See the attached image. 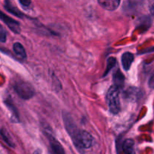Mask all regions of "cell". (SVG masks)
Returning a JSON list of instances; mask_svg holds the SVG:
<instances>
[{"label":"cell","instance_id":"1","mask_svg":"<svg viewBox=\"0 0 154 154\" xmlns=\"http://www.w3.org/2000/svg\"><path fill=\"white\" fill-rule=\"evenodd\" d=\"M72 136L74 144L80 149H88L92 147L93 138L89 132L84 130H78L75 129L69 133Z\"/></svg>","mask_w":154,"mask_h":154},{"label":"cell","instance_id":"2","mask_svg":"<svg viewBox=\"0 0 154 154\" xmlns=\"http://www.w3.org/2000/svg\"><path fill=\"white\" fill-rule=\"evenodd\" d=\"M120 89L116 86H112L107 93V102L109 111L113 114H117L120 111Z\"/></svg>","mask_w":154,"mask_h":154},{"label":"cell","instance_id":"3","mask_svg":"<svg viewBox=\"0 0 154 154\" xmlns=\"http://www.w3.org/2000/svg\"><path fill=\"white\" fill-rule=\"evenodd\" d=\"M15 92L23 99H29L35 94V90L30 84L24 81H17L14 85Z\"/></svg>","mask_w":154,"mask_h":154},{"label":"cell","instance_id":"4","mask_svg":"<svg viewBox=\"0 0 154 154\" xmlns=\"http://www.w3.org/2000/svg\"><path fill=\"white\" fill-rule=\"evenodd\" d=\"M48 138L49 140L51 150L52 154H66L63 146L57 139H55L54 137L51 136L49 134L48 135Z\"/></svg>","mask_w":154,"mask_h":154},{"label":"cell","instance_id":"5","mask_svg":"<svg viewBox=\"0 0 154 154\" xmlns=\"http://www.w3.org/2000/svg\"><path fill=\"white\" fill-rule=\"evenodd\" d=\"M1 19L5 22V23L15 33H20V24L17 21L14 20L12 18L6 16L3 13L1 14Z\"/></svg>","mask_w":154,"mask_h":154},{"label":"cell","instance_id":"6","mask_svg":"<svg viewBox=\"0 0 154 154\" xmlns=\"http://www.w3.org/2000/svg\"><path fill=\"white\" fill-rule=\"evenodd\" d=\"M102 8L108 11H114L119 7L120 0H98Z\"/></svg>","mask_w":154,"mask_h":154},{"label":"cell","instance_id":"7","mask_svg":"<svg viewBox=\"0 0 154 154\" xmlns=\"http://www.w3.org/2000/svg\"><path fill=\"white\" fill-rule=\"evenodd\" d=\"M134 61L133 54L129 52H126L122 56V65L126 71H129L132 62Z\"/></svg>","mask_w":154,"mask_h":154},{"label":"cell","instance_id":"8","mask_svg":"<svg viewBox=\"0 0 154 154\" xmlns=\"http://www.w3.org/2000/svg\"><path fill=\"white\" fill-rule=\"evenodd\" d=\"M123 150L124 154H135V142L132 139H126L123 144Z\"/></svg>","mask_w":154,"mask_h":154},{"label":"cell","instance_id":"9","mask_svg":"<svg viewBox=\"0 0 154 154\" xmlns=\"http://www.w3.org/2000/svg\"><path fill=\"white\" fill-rule=\"evenodd\" d=\"M124 75H123L120 70H117L114 74V86L118 87L119 89H121L124 85Z\"/></svg>","mask_w":154,"mask_h":154},{"label":"cell","instance_id":"10","mask_svg":"<svg viewBox=\"0 0 154 154\" xmlns=\"http://www.w3.org/2000/svg\"><path fill=\"white\" fill-rule=\"evenodd\" d=\"M13 49L15 54L20 59H25L26 57V54L25 49H24L23 46L20 43L17 42V43L14 44Z\"/></svg>","mask_w":154,"mask_h":154},{"label":"cell","instance_id":"11","mask_svg":"<svg viewBox=\"0 0 154 154\" xmlns=\"http://www.w3.org/2000/svg\"><path fill=\"white\" fill-rule=\"evenodd\" d=\"M5 8L7 9L9 12L13 14L14 15L19 17H22L23 15L19 10H18V9H17L16 8L12 6L10 4L8 0H5Z\"/></svg>","mask_w":154,"mask_h":154},{"label":"cell","instance_id":"12","mask_svg":"<svg viewBox=\"0 0 154 154\" xmlns=\"http://www.w3.org/2000/svg\"><path fill=\"white\" fill-rule=\"evenodd\" d=\"M115 64H116L115 58H113V57H111V58L108 59V66H107L106 71H105V75H104V76H105V75H106V74L108 73V72H110V70H111V69H112V68H114V66H115Z\"/></svg>","mask_w":154,"mask_h":154},{"label":"cell","instance_id":"13","mask_svg":"<svg viewBox=\"0 0 154 154\" xmlns=\"http://www.w3.org/2000/svg\"><path fill=\"white\" fill-rule=\"evenodd\" d=\"M1 134H2V136L3 139L5 140V142L7 143V144H8L10 147H14V144H13V142L11 141V140L9 139L8 135L7 132H6V131H5L4 129H2Z\"/></svg>","mask_w":154,"mask_h":154},{"label":"cell","instance_id":"14","mask_svg":"<svg viewBox=\"0 0 154 154\" xmlns=\"http://www.w3.org/2000/svg\"><path fill=\"white\" fill-rule=\"evenodd\" d=\"M0 35H1V42H5L6 41V32L5 31L4 29L1 27V30H0Z\"/></svg>","mask_w":154,"mask_h":154},{"label":"cell","instance_id":"15","mask_svg":"<svg viewBox=\"0 0 154 154\" xmlns=\"http://www.w3.org/2000/svg\"><path fill=\"white\" fill-rule=\"evenodd\" d=\"M19 2L21 3V5L26 7H28L31 4V0H19Z\"/></svg>","mask_w":154,"mask_h":154},{"label":"cell","instance_id":"16","mask_svg":"<svg viewBox=\"0 0 154 154\" xmlns=\"http://www.w3.org/2000/svg\"><path fill=\"white\" fill-rule=\"evenodd\" d=\"M150 13H151L152 16L154 17V3L153 5H152L151 8H150Z\"/></svg>","mask_w":154,"mask_h":154}]
</instances>
